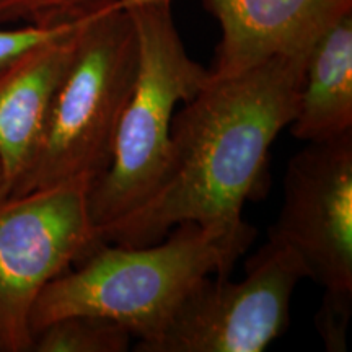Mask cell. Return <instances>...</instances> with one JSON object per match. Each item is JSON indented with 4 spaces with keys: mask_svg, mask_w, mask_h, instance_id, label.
Returning <instances> with one entry per match:
<instances>
[{
    "mask_svg": "<svg viewBox=\"0 0 352 352\" xmlns=\"http://www.w3.org/2000/svg\"><path fill=\"white\" fill-rule=\"evenodd\" d=\"M307 57H272L235 76H209L175 113L168 168L155 195L101 240L152 245L183 222L254 240L243 208L270 191L271 145L296 116Z\"/></svg>",
    "mask_w": 352,
    "mask_h": 352,
    "instance_id": "1",
    "label": "cell"
},
{
    "mask_svg": "<svg viewBox=\"0 0 352 352\" xmlns=\"http://www.w3.org/2000/svg\"><path fill=\"white\" fill-rule=\"evenodd\" d=\"M252 243L195 222L179 223L152 245L101 243L41 290L30 329L34 338L64 316L98 315L124 324L140 352L165 331L202 277H228Z\"/></svg>",
    "mask_w": 352,
    "mask_h": 352,
    "instance_id": "2",
    "label": "cell"
},
{
    "mask_svg": "<svg viewBox=\"0 0 352 352\" xmlns=\"http://www.w3.org/2000/svg\"><path fill=\"white\" fill-rule=\"evenodd\" d=\"M126 8L138 33L139 65L111 162L88 189V209L100 239L155 195L168 168L176 104L195 98L209 80V69L184 47L173 0H127Z\"/></svg>",
    "mask_w": 352,
    "mask_h": 352,
    "instance_id": "3",
    "label": "cell"
},
{
    "mask_svg": "<svg viewBox=\"0 0 352 352\" xmlns=\"http://www.w3.org/2000/svg\"><path fill=\"white\" fill-rule=\"evenodd\" d=\"M126 6L120 0L82 26L34 155L7 196L69 182L91 186L108 170L139 65L138 33Z\"/></svg>",
    "mask_w": 352,
    "mask_h": 352,
    "instance_id": "4",
    "label": "cell"
},
{
    "mask_svg": "<svg viewBox=\"0 0 352 352\" xmlns=\"http://www.w3.org/2000/svg\"><path fill=\"white\" fill-rule=\"evenodd\" d=\"M87 182L0 197V352L32 351L41 290L98 248Z\"/></svg>",
    "mask_w": 352,
    "mask_h": 352,
    "instance_id": "5",
    "label": "cell"
},
{
    "mask_svg": "<svg viewBox=\"0 0 352 352\" xmlns=\"http://www.w3.org/2000/svg\"><path fill=\"white\" fill-rule=\"evenodd\" d=\"M240 283L202 277L165 331L140 352H261L289 327L294 290L307 277L289 246L267 241L245 264Z\"/></svg>",
    "mask_w": 352,
    "mask_h": 352,
    "instance_id": "6",
    "label": "cell"
},
{
    "mask_svg": "<svg viewBox=\"0 0 352 352\" xmlns=\"http://www.w3.org/2000/svg\"><path fill=\"white\" fill-rule=\"evenodd\" d=\"M267 236L289 246L324 292L352 296V131L290 158Z\"/></svg>",
    "mask_w": 352,
    "mask_h": 352,
    "instance_id": "7",
    "label": "cell"
},
{
    "mask_svg": "<svg viewBox=\"0 0 352 352\" xmlns=\"http://www.w3.org/2000/svg\"><path fill=\"white\" fill-rule=\"evenodd\" d=\"M201 6L222 33L210 77L235 76L272 57L307 56L352 13V0H201Z\"/></svg>",
    "mask_w": 352,
    "mask_h": 352,
    "instance_id": "8",
    "label": "cell"
},
{
    "mask_svg": "<svg viewBox=\"0 0 352 352\" xmlns=\"http://www.w3.org/2000/svg\"><path fill=\"white\" fill-rule=\"evenodd\" d=\"M85 21L67 34L32 47L0 72V165L3 171L0 197L10 192L32 162L52 98L72 64Z\"/></svg>",
    "mask_w": 352,
    "mask_h": 352,
    "instance_id": "9",
    "label": "cell"
},
{
    "mask_svg": "<svg viewBox=\"0 0 352 352\" xmlns=\"http://www.w3.org/2000/svg\"><path fill=\"white\" fill-rule=\"evenodd\" d=\"M302 142H327L352 131V13L334 23L308 52L296 116Z\"/></svg>",
    "mask_w": 352,
    "mask_h": 352,
    "instance_id": "10",
    "label": "cell"
},
{
    "mask_svg": "<svg viewBox=\"0 0 352 352\" xmlns=\"http://www.w3.org/2000/svg\"><path fill=\"white\" fill-rule=\"evenodd\" d=\"M132 334L124 324L98 315H69L34 334L36 352H124Z\"/></svg>",
    "mask_w": 352,
    "mask_h": 352,
    "instance_id": "11",
    "label": "cell"
},
{
    "mask_svg": "<svg viewBox=\"0 0 352 352\" xmlns=\"http://www.w3.org/2000/svg\"><path fill=\"white\" fill-rule=\"evenodd\" d=\"M118 2L120 0H0V23H77Z\"/></svg>",
    "mask_w": 352,
    "mask_h": 352,
    "instance_id": "12",
    "label": "cell"
},
{
    "mask_svg": "<svg viewBox=\"0 0 352 352\" xmlns=\"http://www.w3.org/2000/svg\"><path fill=\"white\" fill-rule=\"evenodd\" d=\"M352 311V296H338L324 292L323 300L315 315L318 334L329 352H344L347 327Z\"/></svg>",
    "mask_w": 352,
    "mask_h": 352,
    "instance_id": "13",
    "label": "cell"
},
{
    "mask_svg": "<svg viewBox=\"0 0 352 352\" xmlns=\"http://www.w3.org/2000/svg\"><path fill=\"white\" fill-rule=\"evenodd\" d=\"M88 19H90V16H88ZM85 20L77 21V23L57 26L23 25L21 28L16 30H0V72L6 67H8L13 60L19 59L21 54H25L26 51L32 50V47L70 33L72 30H76L78 25H82Z\"/></svg>",
    "mask_w": 352,
    "mask_h": 352,
    "instance_id": "14",
    "label": "cell"
},
{
    "mask_svg": "<svg viewBox=\"0 0 352 352\" xmlns=\"http://www.w3.org/2000/svg\"><path fill=\"white\" fill-rule=\"evenodd\" d=\"M3 188V171H2V165H0V192H2Z\"/></svg>",
    "mask_w": 352,
    "mask_h": 352,
    "instance_id": "15",
    "label": "cell"
}]
</instances>
